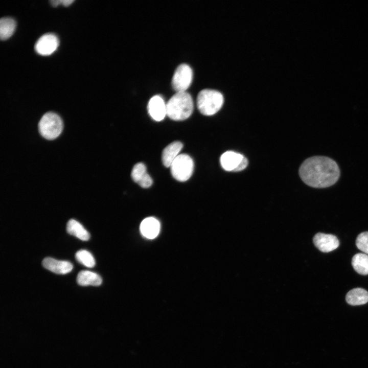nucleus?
<instances>
[{
	"label": "nucleus",
	"mask_w": 368,
	"mask_h": 368,
	"mask_svg": "<svg viewBox=\"0 0 368 368\" xmlns=\"http://www.w3.org/2000/svg\"><path fill=\"white\" fill-rule=\"evenodd\" d=\"M339 166L333 159L325 156H314L305 159L299 169V175L307 185L315 188H326L339 179Z\"/></svg>",
	"instance_id": "obj_1"
},
{
	"label": "nucleus",
	"mask_w": 368,
	"mask_h": 368,
	"mask_svg": "<svg viewBox=\"0 0 368 368\" xmlns=\"http://www.w3.org/2000/svg\"><path fill=\"white\" fill-rule=\"evenodd\" d=\"M167 115L174 121L188 119L193 110L191 96L186 91L176 92L166 104Z\"/></svg>",
	"instance_id": "obj_2"
},
{
	"label": "nucleus",
	"mask_w": 368,
	"mask_h": 368,
	"mask_svg": "<svg viewBox=\"0 0 368 368\" xmlns=\"http://www.w3.org/2000/svg\"><path fill=\"white\" fill-rule=\"evenodd\" d=\"M224 98L219 91L211 89L200 91L197 98L199 111L205 116H212L217 112L223 104Z\"/></svg>",
	"instance_id": "obj_3"
},
{
	"label": "nucleus",
	"mask_w": 368,
	"mask_h": 368,
	"mask_svg": "<svg viewBox=\"0 0 368 368\" xmlns=\"http://www.w3.org/2000/svg\"><path fill=\"white\" fill-rule=\"evenodd\" d=\"M40 134L47 140H54L61 133L63 122L61 118L56 113L48 112L43 115L38 124Z\"/></svg>",
	"instance_id": "obj_4"
},
{
	"label": "nucleus",
	"mask_w": 368,
	"mask_h": 368,
	"mask_svg": "<svg viewBox=\"0 0 368 368\" xmlns=\"http://www.w3.org/2000/svg\"><path fill=\"white\" fill-rule=\"evenodd\" d=\"M170 167L172 176L176 180L183 182L191 176L194 169V162L188 154H180L175 159Z\"/></svg>",
	"instance_id": "obj_5"
},
{
	"label": "nucleus",
	"mask_w": 368,
	"mask_h": 368,
	"mask_svg": "<svg viewBox=\"0 0 368 368\" xmlns=\"http://www.w3.org/2000/svg\"><path fill=\"white\" fill-rule=\"evenodd\" d=\"M193 72L191 67L185 63L180 64L176 69L172 79V86L176 92L186 91L191 84Z\"/></svg>",
	"instance_id": "obj_6"
},
{
	"label": "nucleus",
	"mask_w": 368,
	"mask_h": 368,
	"mask_svg": "<svg viewBox=\"0 0 368 368\" xmlns=\"http://www.w3.org/2000/svg\"><path fill=\"white\" fill-rule=\"evenodd\" d=\"M59 45V40L56 35L46 33L42 35L36 41L35 49L36 52L43 56L52 54Z\"/></svg>",
	"instance_id": "obj_7"
},
{
	"label": "nucleus",
	"mask_w": 368,
	"mask_h": 368,
	"mask_svg": "<svg viewBox=\"0 0 368 368\" xmlns=\"http://www.w3.org/2000/svg\"><path fill=\"white\" fill-rule=\"evenodd\" d=\"M313 241L316 247L324 252L331 251L339 245V240L335 236L321 233H317L314 236Z\"/></svg>",
	"instance_id": "obj_8"
},
{
	"label": "nucleus",
	"mask_w": 368,
	"mask_h": 368,
	"mask_svg": "<svg viewBox=\"0 0 368 368\" xmlns=\"http://www.w3.org/2000/svg\"><path fill=\"white\" fill-rule=\"evenodd\" d=\"M148 110L150 116L153 120L156 121H160L167 115L166 104L160 96H154L149 101Z\"/></svg>",
	"instance_id": "obj_9"
},
{
	"label": "nucleus",
	"mask_w": 368,
	"mask_h": 368,
	"mask_svg": "<svg viewBox=\"0 0 368 368\" xmlns=\"http://www.w3.org/2000/svg\"><path fill=\"white\" fill-rule=\"evenodd\" d=\"M43 266L57 274H66L72 271L73 264L67 261L58 260L52 258H44L42 262Z\"/></svg>",
	"instance_id": "obj_10"
},
{
	"label": "nucleus",
	"mask_w": 368,
	"mask_h": 368,
	"mask_svg": "<svg viewBox=\"0 0 368 368\" xmlns=\"http://www.w3.org/2000/svg\"><path fill=\"white\" fill-rule=\"evenodd\" d=\"M131 176L132 179L143 188L150 187L153 183L152 179L147 173L145 165L142 163H137L133 166Z\"/></svg>",
	"instance_id": "obj_11"
},
{
	"label": "nucleus",
	"mask_w": 368,
	"mask_h": 368,
	"mask_svg": "<svg viewBox=\"0 0 368 368\" xmlns=\"http://www.w3.org/2000/svg\"><path fill=\"white\" fill-rule=\"evenodd\" d=\"M244 156L240 153L227 151L223 153L220 159L222 168L227 171L235 172Z\"/></svg>",
	"instance_id": "obj_12"
},
{
	"label": "nucleus",
	"mask_w": 368,
	"mask_h": 368,
	"mask_svg": "<svg viewBox=\"0 0 368 368\" xmlns=\"http://www.w3.org/2000/svg\"><path fill=\"white\" fill-rule=\"evenodd\" d=\"M140 231L143 236L152 239L156 238L160 231V223L158 220L152 217L144 219L141 223Z\"/></svg>",
	"instance_id": "obj_13"
},
{
	"label": "nucleus",
	"mask_w": 368,
	"mask_h": 368,
	"mask_svg": "<svg viewBox=\"0 0 368 368\" xmlns=\"http://www.w3.org/2000/svg\"><path fill=\"white\" fill-rule=\"evenodd\" d=\"M182 144L175 141L168 145L163 151L162 155V162L166 167H170L175 159L179 155L182 148Z\"/></svg>",
	"instance_id": "obj_14"
},
{
	"label": "nucleus",
	"mask_w": 368,
	"mask_h": 368,
	"mask_svg": "<svg viewBox=\"0 0 368 368\" xmlns=\"http://www.w3.org/2000/svg\"><path fill=\"white\" fill-rule=\"evenodd\" d=\"M346 300L352 306L365 304L368 302V292L361 288L353 289L347 293Z\"/></svg>",
	"instance_id": "obj_15"
},
{
	"label": "nucleus",
	"mask_w": 368,
	"mask_h": 368,
	"mask_svg": "<svg viewBox=\"0 0 368 368\" xmlns=\"http://www.w3.org/2000/svg\"><path fill=\"white\" fill-rule=\"evenodd\" d=\"M77 282L81 286H99L102 280L101 277L95 272L82 270L78 274Z\"/></svg>",
	"instance_id": "obj_16"
},
{
	"label": "nucleus",
	"mask_w": 368,
	"mask_h": 368,
	"mask_svg": "<svg viewBox=\"0 0 368 368\" xmlns=\"http://www.w3.org/2000/svg\"><path fill=\"white\" fill-rule=\"evenodd\" d=\"M67 233L83 241H87L90 235L86 229L77 221L74 219L70 220L66 225Z\"/></svg>",
	"instance_id": "obj_17"
},
{
	"label": "nucleus",
	"mask_w": 368,
	"mask_h": 368,
	"mask_svg": "<svg viewBox=\"0 0 368 368\" xmlns=\"http://www.w3.org/2000/svg\"><path fill=\"white\" fill-rule=\"evenodd\" d=\"M352 265L358 273L368 274V255L363 253L355 254L352 258Z\"/></svg>",
	"instance_id": "obj_18"
},
{
	"label": "nucleus",
	"mask_w": 368,
	"mask_h": 368,
	"mask_svg": "<svg viewBox=\"0 0 368 368\" xmlns=\"http://www.w3.org/2000/svg\"><path fill=\"white\" fill-rule=\"evenodd\" d=\"M16 22L11 17H5L0 19V37L2 40L9 38L14 33Z\"/></svg>",
	"instance_id": "obj_19"
},
{
	"label": "nucleus",
	"mask_w": 368,
	"mask_h": 368,
	"mask_svg": "<svg viewBox=\"0 0 368 368\" xmlns=\"http://www.w3.org/2000/svg\"><path fill=\"white\" fill-rule=\"evenodd\" d=\"M76 260L81 264L87 267H93L95 260L90 252L84 249L78 251L75 255Z\"/></svg>",
	"instance_id": "obj_20"
},
{
	"label": "nucleus",
	"mask_w": 368,
	"mask_h": 368,
	"mask_svg": "<svg viewBox=\"0 0 368 368\" xmlns=\"http://www.w3.org/2000/svg\"><path fill=\"white\" fill-rule=\"evenodd\" d=\"M357 247L364 253L368 255V232L360 233L356 240Z\"/></svg>",
	"instance_id": "obj_21"
},
{
	"label": "nucleus",
	"mask_w": 368,
	"mask_h": 368,
	"mask_svg": "<svg viewBox=\"0 0 368 368\" xmlns=\"http://www.w3.org/2000/svg\"><path fill=\"white\" fill-rule=\"evenodd\" d=\"M247 165H248L247 159L245 157H244L243 158V160H242V162H241V163L240 164V165H239V166L238 167V168L236 169L235 172H239V171L244 170L245 168H246Z\"/></svg>",
	"instance_id": "obj_22"
},
{
	"label": "nucleus",
	"mask_w": 368,
	"mask_h": 368,
	"mask_svg": "<svg viewBox=\"0 0 368 368\" xmlns=\"http://www.w3.org/2000/svg\"><path fill=\"white\" fill-rule=\"evenodd\" d=\"M74 1L73 0H61V4L64 6H68L74 2Z\"/></svg>",
	"instance_id": "obj_23"
},
{
	"label": "nucleus",
	"mask_w": 368,
	"mask_h": 368,
	"mask_svg": "<svg viewBox=\"0 0 368 368\" xmlns=\"http://www.w3.org/2000/svg\"><path fill=\"white\" fill-rule=\"evenodd\" d=\"M50 3L52 6L56 7L58 5L61 4V0H52Z\"/></svg>",
	"instance_id": "obj_24"
}]
</instances>
